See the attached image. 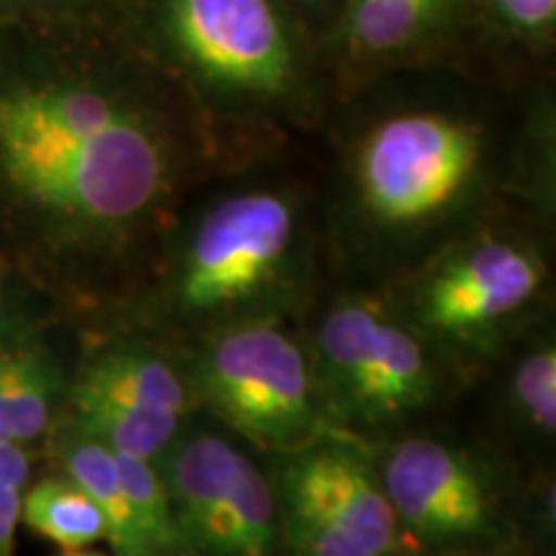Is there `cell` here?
Instances as JSON below:
<instances>
[{
  "mask_svg": "<svg viewBox=\"0 0 556 556\" xmlns=\"http://www.w3.org/2000/svg\"><path fill=\"white\" fill-rule=\"evenodd\" d=\"M5 358V348H3V336H0V361Z\"/></svg>",
  "mask_w": 556,
  "mask_h": 556,
  "instance_id": "obj_22",
  "label": "cell"
},
{
  "mask_svg": "<svg viewBox=\"0 0 556 556\" xmlns=\"http://www.w3.org/2000/svg\"><path fill=\"white\" fill-rule=\"evenodd\" d=\"M24 3H47V0H24Z\"/></svg>",
  "mask_w": 556,
  "mask_h": 556,
  "instance_id": "obj_23",
  "label": "cell"
},
{
  "mask_svg": "<svg viewBox=\"0 0 556 556\" xmlns=\"http://www.w3.org/2000/svg\"><path fill=\"white\" fill-rule=\"evenodd\" d=\"M486 556H500V554H486Z\"/></svg>",
  "mask_w": 556,
  "mask_h": 556,
  "instance_id": "obj_24",
  "label": "cell"
},
{
  "mask_svg": "<svg viewBox=\"0 0 556 556\" xmlns=\"http://www.w3.org/2000/svg\"><path fill=\"white\" fill-rule=\"evenodd\" d=\"M451 9L454 0H348L345 37L358 52H397L441 26Z\"/></svg>",
  "mask_w": 556,
  "mask_h": 556,
  "instance_id": "obj_13",
  "label": "cell"
},
{
  "mask_svg": "<svg viewBox=\"0 0 556 556\" xmlns=\"http://www.w3.org/2000/svg\"><path fill=\"white\" fill-rule=\"evenodd\" d=\"M291 556H387L397 516L366 458L345 446H304L281 471Z\"/></svg>",
  "mask_w": 556,
  "mask_h": 556,
  "instance_id": "obj_5",
  "label": "cell"
},
{
  "mask_svg": "<svg viewBox=\"0 0 556 556\" xmlns=\"http://www.w3.org/2000/svg\"><path fill=\"white\" fill-rule=\"evenodd\" d=\"M31 475V458L21 443H0V556H13L21 523V500Z\"/></svg>",
  "mask_w": 556,
  "mask_h": 556,
  "instance_id": "obj_19",
  "label": "cell"
},
{
  "mask_svg": "<svg viewBox=\"0 0 556 556\" xmlns=\"http://www.w3.org/2000/svg\"><path fill=\"white\" fill-rule=\"evenodd\" d=\"M73 402L80 430L99 438L111 451L148 458V462L170 448L184 422L173 415L139 413V409L111 405V402L83 397V394H73Z\"/></svg>",
  "mask_w": 556,
  "mask_h": 556,
  "instance_id": "obj_16",
  "label": "cell"
},
{
  "mask_svg": "<svg viewBox=\"0 0 556 556\" xmlns=\"http://www.w3.org/2000/svg\"><path fill=\"white\" fill-rule=\"evenodd\" d=\"M160 29L208 86L253 99L294 86V39L274 0H163Z\"/></svg>",
  "mask_w": 556,
  "mask_h": 556,
  "instance_id": "obj_7",
  "label": "cell"
},
{
  "mask_svg": "<svg viewBox=\"0 0 556 556\" xmlns=\"http://www.w3.org/2000/svg\"><path fill=\"white\" fill-rule=\"evenodd\" d=\"M54 374L37 351L0 361V443H29L45 433L52 413Z\"/></svg>",
  "mask_w": 556,
  "mask_h": 556,
  "instance_id": "obj_15",
  "label": "cell"
},
{
  "mask_svg": "<svg viewBox=\"0 0 556 556\" xmlns=\"http://www.w3.org/2000/svg\"><path fill=\"white\" fill-rule=\"evenodd\" d=\"M73 394L96 397L139 413L173 415L184 420L189 413V389L168 361L144 348H119L93 361Z\"/></svg>",
  "mask_w": 556,
  "mask_h": 556,
  "instance_id": "obj_11",
  "label": "cell"
},
{
  "mask_svg": "<svg viewBox=\"0 0 556 556\" xmlns=\"http://www.w3.org/2000/svg\"><path fill=\"white\" fill-rule=\"evenodd\" d=\"M114 456L124 492H127L129 500V510L135 516L137 531L142 536L144 548H148V556L176 552L178 546L186 544V539L178 528L176 513H173L163 475L152 467L148 458L119 454V451H114Z\"/></svg>",
  "mask_w": 556,
  "mask_h": 556,
  "instance_id": "obj_17",
  "label": "cell"
},
{
  "mask_svg": "<svg viewBox=\"0 0 556 556\" xmlns=\"http://www.w3.org/2000/svg\"><path fill=\"white\" fill-rule=\"evenodd\" d=\"M513 29L536 34L554 24L556 0H486Z\"/></svg>",
  "mask_w": 556,
  "mask_h": 556,
  "instance_id": "obj_20",
  "label": "cell"
},
{
  "mask_svg": "<svg viewBox=\"0 0 556 556\" xmlns=\"http://www.w3.org/2000/svg\"><path fill=\"white\" fill-rule=\"evenodd\" d=\"M381 486L397 520L428 539L475 536L490 526V492L467 456L433 438L389 451Z\"/></svg>",
  "mask_w": 556,
  "mask_h": 556,
  "instance_id": "obj_9",
  "label": "cell"
},
{
  "mask_svg": "<svg viewBox=\"0 0 556 556\" xmlns=\"http://www.w3.org/2000/svg\"><path fill=\"white\" fill-rule=\"evenodd\" d=\"M433 389V371L422 345L405 328L381 315L358 340L338 392L353 413L389 417L420 407Z\"/></svg>",
  "mask_w": 556,
  "mask_h": 556,
  "instance_id": "obj_10",
  "label": "cell"
},
{
  "mask_svg": "<svg viewBox=\"0 0 556 556\" xmlns=\"http://www.w3.org/2000/svg\"><path fill=\"white\" fill-rule=\"evenodd\" d=\"M65 556H103V554H93V552H83V548H73V552H65Z\"/></svg>",
  "mask_w": 556,
  "mask_h": 556,
  "instance_id": "obj_21",
  "label": "cell"
},
{
  "mask_svg": "<svg viewBox=\"0 0 556 556\" xmlns=\"http://www.w3.org/2000/svg\"><path fill=\"white\" fill-rule=\"evenodd\" d=\"M544 281L531 250L507 240H482L451 255L420 294V317L446 336L490 330L526 307Z\"/></svg>",
  "mask_w": 556,
  "mask_h": 556,
  "instance_id": "obj_8",
  "label": "cell"
},
{
  "mask_svg": "<svg viewBox=\"0 0 556 556\" xmlns=\"http://www.w3.org/2000/svg\"><path fill=\"white\" fill-rule=\"evenodd\" d=\"M165 486L186 541L212 556H270L278 505L268 479L250 458L212 433L173 451Z\"/></svg>",
  "mask_w": 556,
  "mask_h": 556,
  "instance_id": "obj_6",
  "label": "cell"
},
{
  "mask_svg": "<svg viewBox=\"0 0 556 556\" xmlns=\"http://www.w3.org/2000/svg\"><path fill=\"white\" fill-rule=\"evenodd\" d=\"M199 384L227 426L266 448H304L319 428L307 356L276 325H235L214 338Z\"/></svg>",
  "mask_w": 556,
  "mask_h": 556,
  "instance_id": "obj_2",
  "label": "cell"
},
{
  "mask_svg": "<svg viewBox=\"0 0 556 556\" xmlns=\"http://www.w3.org/2000/svg\"><path fill=\"white\" fill-rule=\"evenodd\" d=\"M294 238L296 208L281 193L250 191L219 201L180 255V309L219 315L266 294L287 268Z\"/></svg>",
  "mask_w": 556,
  "mask_h": 556,
  "instance_id": "obj_3",
  "label": "cell"
},
{
  "mask_svg": "<svg viewBox=\"0 0 556 556\" xmlns=\"http://www.w3.org/2000/svg\"><path fill=\"white\" fill-rule=\"evenodd\" d=\"M513 394L520 413L541 433H554L556 428V351L552 345L528 353L513 377Z\"/></svg>",
  "mask_w": 556,
  "mask_h": 556,
  "instance_id": "obj_18",
  "label": "cell"
},
{
  "mask_svg": "<svg viewBox=\"0 0 556 556\" xmlns=\"http://www.w3.org/2000/svg\"><path fill=\"white\" fill-rule=\"evenodd\" d=\"M62 464L67 477L80 486L86 495L99 505L109 526L111 546L119 556H148V548L139 536L135 516L129 510L127 492H124L116 456L99 438L78 430L62 441Z\"/></svg>",
  "mask_w": 556,
  "mask_h": 556,
  "instance_id": "obj_12",
  "label": "cell"
},
{
  "mask_svg": "<svg viewBox=\"0 0 556 556\" xmlns=\"http://www.w3.org/2000/svg\"><path fill=\"white\" fill-rule=\"evenodd\" d=\"M21 520L39 536L73 552L109 539V526L99 505L73 479H45L24 492Z\"/></svg>",
  "mask_w": 556,
  "mask_h": 556,
  "instance_id": "obj_14",
  "label": "cell"
},
{
  "mask_svg": "<svg viewBox=\"0 0 556 556\" xmlns=\"http://www.w3.org/2000/svg\"><path fill=\"white\" fill-rule=\"evenodd\" d=\"M482 157V137L446 114H400L368 131L358 152V193L394 227L420 225L462 197Z\"/></svg>",
  "mask_w": 556,
  "mask_h": 556,
  "instance_id": "obj_4",
  "label": "cell"
},
{
  "mask_svg": "<svg viewBox=\"0 0 556 556\" xmlns=\"http://www.w3.org/2000/svg\"><path fill=\"white\" fill-rule=\"evenodd\" d=\"M0 178L75 232L127 240L176 186V148L155 111L80 80L0 88Z\"/></svg>",
  "mask_w": 556,
  "mask_h": 556,
  "instance_id": "obj_1",
  "label": "cell"
}]
</instances>
